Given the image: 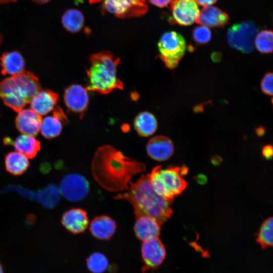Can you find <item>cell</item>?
Wrapping results in <instances>:
<instances>
[{
    "mask_svg": "<svg viewBox=\"0 0 273 273\" xmlns=\"http://www.w3.org/2000/svg\"><path fill=\"white\" fill-rule=\"evenodd\" d=\"M145 170L143 163L125 156L109 145L99 147L92 162L95 179L112 192L127 190L132 177Z\"/></svg>",
    "mask_w": 273,
    "mask_h": 273,
    "instance_id": "obj_1",
    "label": "cell"
},
{
    "mask_svg": "<svg viewBox=\"0 0 273 273\" xmlns=\"http://www.w3.org/2000/svg\"><path fill=\"white\" fill-rule=\"evenodd\" d=\"M125 200L132 205L135 217L148 216L161 225L172 214L169 201L158 194L149 179V174H142L134 183H131L126 192L114 197Z\"/></svg>",
    "mask_w": 273,
    "mask_h": 273,
    "instance_id": "obj_2",
    "label": "cell"
},
{
    "mask_svg": "<svg viewBox=\"0 0 273 273\" xmlns=\"http://www.w3.org/2000/svg\"><path fill=\"white\" fill-rule=\"evenodd\" d=\"M86 71L87 90L107 94L115 89H122L123 84L117 75L120 62L111 53L103 51L92 55Z\"/></svg>",
    "mask_w": 273,
    "mask_h": 273,
    "instance_id": "obj_3",
    "label": "cell"
},
{
    "mask_svg": "<svg viewBox=\"0 0 273 273\" xmlns=\"http://www.w3.org/2000/svg\"><path fill=\"white\" fill-rule=\"evenodd\" d=\"M40 90L38 78L30 71H23L0 81V99L19 112Z\"/></svg>",
    "mask_w": 273,
    "mask_h": 273,
    "instance_id": "obj_4",
    "label": "cell"
},
{
    "mask_svg": "<svg viewBox=\"0 0 273 273\" xmlns=\"http://www.w3.org/2000/svg\"><path fill=\"white\" fill-rule=\"evenodd\" d=\"M188 171L186 166L163 168L157 166L149 174V179L155 192L172 202L187 188L188 184L183 175Z\"/></svg>",
    "mask_w": 273,
    "mask_h": 273,
    "instance_id": "obj_5",
    "label": "cell"
},
{
    "mask_svg": "<svg viewBox=\"0 0 273 273\" xmlns=\"http://www.w3.org/2000/svg\"><path fill=\"white\" fill-rule=\"evenodd\" d=\"M158 48V58L167 68L174 69L185 53L186 42L180 34L173 31H168L161 36Z\"/></svg>",
    "mask_w": 273,
    "mask_h": 273,
    "instance_id": "obj_6",
    "label": "cell"
},
{
    "mask_svg": "<svg viewBox=\"0 0 273 273\" xmlns=\"http://www.w3.org/2000/svg\"><path fill=\"white\" fill-rule=\"evenodd\" d=\"M258 29L251 21H244L233 24L228 30L226 39L233 49L249 54L254 48V40Z\"/></svg>",
    "mask_w": 273,
    "mask_h": 273,
    "instance_id": "obj_7",
    "label": "cell"
},
{
    "mask_svg": "<svg viewBox=\"0 0 273 273\" xmlns=\"http://www.w3.org/2000/svg\"><path fill=\"white\" fill-rule=\"evenodd\" d=\"M102 11L120 18L139 17L148 10L147 0H103Z\"/></svg>",
    "mask_w": 273,
    "mask_h": 273,
    "instance_id": "obj_8",
    "label": "cell"
},
{
    "mask_svg": "<svg viewBox=\"0 0 273 273\" xmlns=\"http://www.w3.org/2000/svg\"><path fill=\"white\" fill-rule=\"evenodd\" d=\"M170 5L171 24L189 26L196 21L200 11L195 0H172Z\"/></svg>",
    "mask_w": 273,
    "mask_h": 273,
    "instance_id": "obj_9",
    "label": "cell"
},
{
    "mask_svg": "<svg viewBox=\"0 0 273 273\" xmlns=\"http://www.w3.org/2000/svg\"><path fill=\"white\" fill-rule=\"evenodd\" d=\"M59 190L61 195L67 200L78 202L87 196L89 186L87 180L82 175L70 173L62 178Z\"/></svg>",
    "mask_w": 273,
    "mask_h": 273,
    "instance_id": "obj_10",
    "label": "cell"
},
{
    "mask_svg": "<svg viewBox=\"0 0 273 273\" xmlns=\"http://www.w3.org/2000/svg\"><path fill=\"white\" fill-rule=\"evenodd\" d=\"M141 254L144 263L142 270L145 273L161 265L166 256V250L161 241L156 237L143 241Z\"/></svg>",
    "mask_w": 273,
    "mask_h": 273,
    "instance_id": "obj_11",
    "label": "cell"
},
{
    "mask_svg": "<svg viewBox=\"0 0 273 273\" xmlns=\"http://www.w3.org/2000/svg\"><path fill=\"white\" fill-rule=\"evenodd\" d=\"M64 100L70 111L82 114L86 110L88 104L87 90L79 84L70 85L64 92Z\"/></svg>",
    "mask_w": 273,
    "mask_h": 273,
    "instance_id": "obj_12",
    "label": "cell"
},
{
    "mask_svg": "<svg viewBox=\"0 0 273 273\" xmlns=\"http://www.w3.org/2000/svg\"><path fill=\"white\" fill-rule=\"evenodd\" d=\"M148 155L157 161H164L169 159L174 152V145L171 140L164 135L151 138L146 146Z\"/></svg>",
    "mask_w": 273,
    "mask_h": 273,
    "instance_id": "obj_13",
    "label": "cell"
},
{
    "mask_svg": "<svg viewBox=\"0 0 273 273\" xmlns=\"http://www.w3.org/2000/svg\"><path fill=\"white\" fill-rule=\"evenodd\" d=\"M18 113L15 119L18 130L23 134L37 135L42 122L40 115L30 109H22Z\"/></svg>",
    "mask_w": 273,
    "mask_h": 273,
    "instance_id": "obj_14",
    "label": "cell"
},
{
    "mask_svg": "<svg viewBox=\"0 0 273 273\" xmlns=\"http://www.w3.org/2000/svg\"><path fill=\"white\" fill-rule=\"evenodd\" d=\"M61 222L68 231L73 234H78L86 230L88 225V218L84 210L72 208L63 214Z\"/></svg>",
    "mask_w": 273,
    "mask_h": 273,
    "instance_id": "obj_15",
    "label": "cell"
},
{
    "mask_svg": "<svg viewBox=\"0 0 273 273\" xmlns=\"http://www.w3.org/2000/svg\"><path fill=\"white\" fill-rule=\"evenodd\" d=\"M228 14L216 7L208 6L203 8L199 12L196 21L198 24L207 27H223L229 23Z\"/></svg>",
    "mask_w": 273,
    "mask_h": 273,
    "instance_id": "obj_16",
    "label": "cell"
},
{
    "mask_svg": "<svg viewBox=\"0 0 273 273\" xmlns=\"http://www.w3.org/2000/svg\"><path fill=\"white\" fill-rule=\"evenodd\" d=\"M135 217L133 231L138 239L144 241L159 236L161 224L157 220L148 216Z\"/></svg>",
    "mask_w": 273,
    "mask_h": 273,
    "instance_id": "obj_17",
    "label": "cell"
},
{
    "mask_svg": "<svg viewBox=\"0 0 273 273\" xmlns=\"http://www.w3.org/2000/svg\"><path fill=\"white\" fill-rule=\"evenodd\" d=\"M59 98V95L51 89L40 90L32 99L30 107L37 114L44 115L54 109Z\"/></svg>",
    "mask_w": 273,
    "mask_h": 273,
    "instance_id": "obj_18",
    "label": "cell"
},
{
    "mask_svg": "<svg viewBox=\"0 0 273 273\" xmlns=\"http://www.w3.org/2000/svg\"><path fill=\"white\" fill-rule=\"evenodd\" d=\"M6 145L14 146L17 151L24 154L29 158H34L40 149V143L33 136L22 134L18 136L14 141L9 138L4 139Z\"/></svg>",
    "mask_w": 273,
    "mask_h": 273,
    "instance_id": "obj_19",
    "label": "cell"
},
{
    "mask_svg": "<svg viewBox=\"0 0 273 273\" xmlns=\"http://www.w3.org/2000/svg\"><path fill=\"white\" fill-rule=\"evenodd\" d=\"M117 225L115 221L107 215L95 217L90 222L89 230L97 239L102 240L110 239L114 234Z\"/></svg>",
    "mask_w": 273,
    "mask_h": 273,
    "instance_id": "obj_20",
    "label": "cell"
},
{
    "mask_svg": "<svg viewBox=\"0 0 273 273\" xmlns=\"http://www.w3.org/2000/svg\"><path fill=\"white\" fill-rule=\"evenodd\" d=\"M25 65V60L18 51L6 52L0 56L1 73L4 75H14L23 72Z\"/></svg>",
    "mask_w": 273,
    "mask_h": 273,
    "instance_id": "obj_21",
    "label": "cell"
},
{
    "mask_svg": "<svg viewBox=\"0 0 273 273\" xmlns=\"http://www.w3.org/2000/svg\"><path fill=\"white\" fill-rule=\"evenodd\" d=\"M5 166L6 170L14 175L23 174L29 166L28 158L18 152L8 153L5 157Z\"/></svg>",
    "mask_w": 273,
    "mask_h": 273,
    "instance_id": "obj_22",
    "label": "cell"
},
{
    "mask_svg": "<svg viewBox=\"0 0 273 273\" xmlns=\"http://www.w3.org/2000/svg\"><path fill=\"white\" fill-rule=\"evenodd\" d=\"M134 127L142 136L148 137L157 130L158 123L156 117L150 112L144 111L139 113L135 118Z\"/></svg>",
    "mask_w": 273,
    "mask_h": 273,
    "instance_id": "obj_23",
    "label": "cell"
},
{
    "mask_svg": "<svg viewBox=\"0 0 273 273\" xmlns=\"http://www.w3.org/2000/svg\"><path fill=\"white\" fill-rule=\"evenodd\" d=\"M61 21L64 28L68 31L76 33L82 28L84 18L80 11L75 9H70L64 12Z\"/></svg>",
    "mask_w": 273,
    "mask_h": 273,
    "instance_id": "obj_24",
    "label": "cell"
},
{
    "mask_svg": "<svg viewBox=\"0 0 273 273\" xmlns=\"http://www.w3.org/2000/svg\"><path fill=\"white\" fill-rule=\"evenodd\" d=\"M59 188L55 185L50 184L37 193V200L47 208H52L59 203L61 198Z\"/></svg>",
    "mask_w": 273,
    "mask_h": 273,
    "instance_id": "obj_25",
    "label": "cell"
},
{
    "mask_svg": "<svg viewBox=\"0 0 273 273\" xmlns=\"http://www.w3.org/2000/svg\"><path fill=\"white\" fill-rule=\"evenodd\" d=\"M63 123L54 116L44 118L40 126V132L43 136L52 139L59 136L62 130Z\"/></svg>",
    "mask_w": 273,
    "mask_h": 273,
    "instance_id": "obj_26",
    "label": "cell"
},
{
    "mask_svg": "<svg viewBox=\"0 0 273 273\" xmlns=\"http://www.w3.org/2000/svg\"><path fill=\"white\" fill-rule=\"evenodd\" d=\"M272 217L266 219L257 235L256 241L263 249L272 246Z\"/></svg>",
    "mask_w": 273,
    "mask_h": 273,
    "instance_id": "obj_27",
    "label": "cell"
},
{
    "mask_svg": "<svg viewBox=\"0 0 273 273\" xmlns=\"http://www.w3.org/2000/svg\"><path fill=\"white\" fill-rule=\"evenodd\" d=\"M273 34L271 30H261L255 36L254 46L257 50L264 54L272 52Z\"/></svg>",
    "mask_w": 273,
    "mask_h": 273,
    "instance_id": "obj_28",
    "label": "cell"
},
{
    "mask_svg": "<svg viewBox=\"0 0 273 273\" xmlns=\"http://www.w3.org/2000/svg\"><path fill=\"white\" fill-rule=\"evenodd\" d=\"M86 265L93 273H103L109 265V261L105 255L100 252H95L86 259Z\"/></svg>",
    "mask_w": 273,
    "mask_h": 273,
    "instance_id": "obj_29",
    "label": "cell"
},
{
    "mask_svg": "<svg viewBox=\"0 0 273 273\" xmlns=\"http://www.w3.org/2000/svg\"><path fill=\"white\" fill-rule=\"evenodd\" d=\"M211 36L210 29L203 25L197 26L193 30V39L196 44L201 45L208 43Z\"/></svg>",
    "mask_w": 273,
    "mask_h": 273,
    "instance_id": "obj_30",
    "label": "cell"
},
{
    "mask_svg": "<svg viewBox=\"0 0 273 273\" xmlns=\"http://www.w3.org/2000/svg\"><path fill=\"white\" fill-rule=\"evenodd\" d=\"M272 73L271 72H266L260 82V87L262 92L268 96L272 95Z\"/></svg>",
    "mask_w": 273,
    "mask_h": 273,
    "instance_id": "obj_31",
    "label": "cell"
},
{
    "mask_svg": "<svg viewBox=\"0 0 273 273\" xmlns=\"http://www.w3.org/2000/svg\"><path fill=\"white\" fill-rule=\"evenodd\" d=\"M53 116L59 119L63 124H66L68 122L67 117L60 107H56L53 111Z\"/></svg>",
    "mask_w": 273,
    "mask_h": 273,
    "instance_id": "obj_32",
    "label": "cell"
},
{
    "mask_svg": "<svg viewBox=\"0 0 273 273\" xmlns=\"http://www.w3.org/2000/svg\"><path fill=\"white\" fill-rule=\"evenodd\" d=\"M172 0H149V2L159 8H163L167 7Z\"/></svg>",
    "mask_w": 273,
    "mask_h": 273,
    "instance_id": "obj_33",
    "label": "cell"
},
{
    "mask_svg": "<svg viewBox=\"0 0 273 273\" xmlns=\"http://www.w3.org/2000/svg\"><path fill=\"white\" fill-rule=\"evenodd\" d=\"M262 153L265 158L269 159L272 158L273 150L271 145H268L264 146L262 148Z\"/></svg>",
    "mask_w": 273,
    "mask_h": 273,
    "instance_id": "obj_34",
    "label": "cell"
},
{
    "mask_svg": "<svg viewBox=\"0 0 273 273\" xmlns=\"http://www.w3.org/2000/svg\"><path fill=\"white\" fill-rule=\"evenodd\" d=\"M197 4L199 5L206 7L208 6H211L214 3H215L217 0H195Z\"/></svg>",
    "mask_w": 273,
    "mask_h": 273,
    "instance_id": "obj_35",
    "label": "cell"
},
{
    "mask_svg": "<svg viewBox=\"0 0 273 273\" xmlns=\"http://www.w3.org/2000/svg\"><path fill=\"white\" fill-rule=\"evenodd\" d=\"M256 133L259 136H262L265 133V128L262 126L257 127L256 130Z\"/></svg>",
    "mask_w": 273,
    "mask_h": 273,
    "instance_id": "obj_36",
    "label": "cell"
},
{
    "mask_svg": "<svg viewBox=\"0 0 273 273\" xmlns=\"http://www.w3.org/2000/svg\"><path fill=\"white\" fill-rule=\"evenodd\" d=\"M212 60L215 62L219 61L220 60V55H217H217L213 54L212 56Z\"/></svg>",
    "mask_w": 273,
    "mask_h": 273,
    "instance_id": "obj_37",
    "label": "cell"
},
{
    "mask_svg": "<svg viewBox=\"0 0 273 273\" xmlns=\"http://www.w3.org/2000/svg\"><path fill=\"white\" fill-rule=\"evenodd\" d=\"M34 2L38 4H44L48 3L51 0H32Z\"/></svg>",
    "mask_w": 273,
    "mask_h": 273,
    "instance_id": "obj_38",
    "label": "cell"
},
{
    "mask_svg": "<svg viewBox=\"0 0 273 273\" xmlns=\"http://www.w3.org/2000/svg\"><path fill=\"white\" fill-rule=\"evenodd\" d=\"M17 0H0V3L2 4H8L12 2H15Z\"/></svg>",
    "mask_w": 273,
    "mask_h": 273,
    "instance_id": "obj_39",
    "label": "cell"
},
{
    "mask_svg": "<svg viewBox=\"0 0 273 273\" xmlns=\"http://www.w3.org/2000/svg\"><path fill=\"white\" fill-rule=\"evenodd\" d=\"M103 0H89V2L90 4H96V3H100L101 2H102Z\"/></svg>",
    "mask_w": 273,
    "mask_h": 273,
    "instance_id": "obj_40",
    "label": "cell"
},
{
    "mask_svg": "<svg viewBox=\"0 0 273 273\" xmlns=\"http://www.w3.org/2000/svg\"><path fill=\"white\" fill-rule=\"evenodd\" d=\"M0 273H4L3 267L1 262H0Z\"/></svg>",
    "mask_w": 273,
    "mask_h": 273,
    "instance_id": "obj_41",
    "label": "cell"
}]
</instances>
